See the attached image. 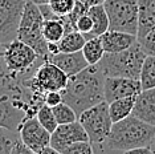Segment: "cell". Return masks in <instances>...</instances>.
Wrapping results in <instances>:
<instances>
[{
    "instance_id": "6da1fadb",
    "label": "cell",
    "mask_w": 155,
    "mask_h": 154,
    "mask_svg": "<svg viewBox=\"0 0 155 154\" xmlns=\"http://www.w3.org/2000/svg\"><path fill=\"white\" fill-rule=\"evenodd\" d=\"M105 80L106 77L97 65H89L84 71L69 77L66 88L62 90L64 102L80 114L96 106L105 100Z\"/></svg>"
},
{
    "instance_id": "7a4b0ae2",
    "label": "cell",
    "mask_w": 155,
    "mask_h": 154,
    "mask_svg": "<svg viewBox=\"0 0 155 154\" xmlns=\"http://www.w3.org/2000/svg\"><path fill=\"white\" fill-rule=\"evenodd\" d=\"M155 139V126L139 118L129 116L122 121L114 122L106 145L111 150L126 152L130 149L151 146Z\"/></svg>"
},
{
    "instance_id": "3957f363",
    "label": "cell",
    "mask_w": 155,
    "mask_h": 154,
    "mask_svg": "<svg viewBox=\"0 0 155 154\" xmlns=\"http://www.w3.org/2000/svg\"><path fill=\"white\" fill-rule=\"evenodd\" d=\"M146 57L147 55L137 41L126 51L117 53H105L104 59L98 62V66L105 77H126L139 80Z\"/></svg>"
},
{
    "instance_id": "277c9868",
    "label": "cell",
    "mask_w": 155,
    "mask_h": 154,
    "mask_svg": "<svg viewBox=\"0 0 155 154\" xmlns=\"http://www.w3.org/2000/svg\"><path fill=\"white\" fill-rule=\"evenodd\" d=\"M44 15L41 12L40 5L33 3L32 0H27L25 9L23 13V19L19 27L17 38L24 41L29 47H32L38 53L40 57H49V43L45 40L43 35Z\"/></svg>"
},
{
    "instance_id": "5b68a950",
    "label": "cell",
    "mask_w": 155,
    "mask_h": 154,
    "mask_svg": "<svg viewBox=\"0 0 155 154\" xmlns=\"http://www.w3.org/2000/svg\"><path fill=\"white\" fill-rule=\"evenodd\" d=\"M104 7L110 20V31L138 35V0H106Z\"/></svg>"
},
{
    "instance_id": "8992f818",
    "label": "cell",
    "mask_w": 155,
    "mask_h": 154,
    "mask_svg": "<svg viewBox=\"0 0 155 154\" xmlns=\"http://www.w3.org/2000/svg\"><path fill=\"white\" fill-rule=\"evenodd\" d=\"M78 121L82 124L89 136L91 143H105L111 133L114 122L111 120L107 101H102L96 106L85 110L80 114Z\"/></svg>"
},
{
    "instance_id": "52a82bcc",
    "label": "cell",
    "mask_w": 155,
    "mask_h": 154,
    "mask_svg": "<svg viewBox=\"0 0 155 154\" xmlns=\"http://www.w3.org/2000/svg\"><path fill=\"white\" fill-rule=\"evenodd\" d=\"M2 48L3 68L13 73L27 72L29 69H32L35 65H37L40 61L47 60L44 57H40L32 47H29L28 44L19 40V38H16V40L5 45H2Z\"/></svg>"
},
{
    "instance_id": "ba28073f",
    "label": "cell",
    "mask_w": 155,
    "mask_h": 154,
    "mask_svg": "<svg viewBox=\"0 0 155 154\" xmlns=\"http://www.w3.org/2000/svg\"><path fill=\"white\" fill-rule=\"evenodd\" d=\"M68 81L69 76L48 59L41 62L35 75L28 79L31 88L45 94L48 92H62L68 85Z\"/></svg>"
},
{
    "instance_id": "9c48e42d",
    "label": "cell",
    "mask_w": 155,
    "mask_h": 154,
    "mask_svg": "<svg viewBox=\"0 0 155 154\" xmlns=\"http://www.w3.org/2000/svg\"><path fill=\"white\" fill-rule=\"evenodd\" d=\"M27 0H0V44L16 40Z\"/></svg>"
},
{
    "instance_id": "30bf717a",
    "label": "cell",
    "mask_w": 155,
    "mask_h": 154,
    "mask_svg": "<svg viewBox=\"0 0 155 154\" xmlns=\"http://www.w3.org/2000/svg\"><path fill=\"white\" fill-rule=\"evenodd\" d=\"M19 137L27 146L37 153L51 145L52 133L41 125L37 117H29L20 125Z\"/></svg>"
},
{
    "instance_id": "8fae6325",
    "label": "cell",
    "mask_w": 155,
    "mask_h": 154,
    "mask_svg": "<svg viewBox=\"0 0 155 154\" xmlns=\"http://www.w3.org/2000/svg\"><path fill=\"white\" fill-rule=\"evenodd\" d=\"M82 141H90L89 136H87L85 128L82 126V124L80 121H76L72 124L58 125L57 129L52 133L51 146H53L54 149L62 153L70 145Z\"/></svg>"
},
{
    "instance_id": "7c38bea8",
    "label": "cell",
    "mask_w": 155,
    "mask_h": 154,
    "mask_svg": "<svg viewBox=\"0 0 155 154\" xmlns=\"http://www.w3.org/2000/svg\"><path fill=\"white\" fill-rule=\"evenodd\" d=\"M142 90L140 80L126 77H106L105 80V100L109 104L119 99L138 96Z\"/></svg>"
},
{
    "instance_id": "4fadbf2b",
    "label": "cell",
    "mask_w": 155,
    "mask_h": 154,
    "mask_svg": "<svg viewBox=\"0 0 155 154\" xmlns=\"http://www.w3.org/2000/svg\"><path fill=\"white\" fill-rule=\"evenodd\" d=\"M48 60L56 64L58 68H61L69 77L77 75V73H80L81 71H84L89 66V62L86 61L82 51L72 52V53L58 52L56 55H49Z\"/></svg>"
},
{
    "instance_id": "5bb4252c",
    "label": "cell",
    "mask_w": 155,
    "mask_h": 154,
    "mask_svg": "<svg viewBox=\"0 0 155 154\" xmlns=\"http://www.w3.org/2000/svg\"><path fill=\"white\" fill-rule=\"evenodd\" d=\"M133 116L155 126V88L143 89L137 96Z\"/></svg>"
},
{
    "instance_id": "9a60e30c",
    "label": "cell",
    "mask_w": 155,
    "mask_h": 154,
    "mask_svg": "<svg viewBox=\"0 0 155 154\" xmlns=\"http://www.w3.org/2000/svg\"><path fill=\"white\" fill-rule=\"evenodd\" d=\"M102 44L106 51V53H117L129 49L134 44L138 41V37L135 35L121 32V31H110L109 29L106 33L101 36Z\"/></svg>"
},
{
    "instance_id": "2e32d148",
    "label": "cell",
    "mask_w": 155,
    "mask_h": 154,
    "mask_svg": "<svg viewBox=\"0 0 155 154\" xmlns=\"http://www.w3.org/2000/svg\"><path fill=\"white\" fill-rule=\"evenodd\" d=\"M139 4V24L138 40L155 29V0H138Z\"/></svg>"
},
{
    "instance_id": "e0dca14e",
    "label": "cell",
    "mask_w": 155,
    "mask_h": 154,
    "mask_svg": "<svg viewBox=\"0 0 155 154\" xmlns=\"http://www.w3.org/2000/svg\"><path fill=\"white\" fill-rule=\"evenodd\" d=\"M89 13L93 19V31L86 36V40L94 37H101L104 33H106L110 29V20H109L107 12L105 9L104 4L102 5H96V7H90Z\"/></svg>"
},
{
    "instance_id": "ac0fdd59",
    "label": "cell",
    "mask_w": 155,
    "mask_h": 154,
    "mask_svg": "<svg viewBox=\"0 0 155 154\" xmlns=\"http://www.w3.org/2000/svg\"><path fill=\"white\" fill-rule=\"evenodd\" d=\"M137 96L126 97V99H119L109 104V109H110V116L113 122L122 121L123 118L129 117L133 114L134 105H135Z\"/></svg>"
},
{
    "instance_id": "d6986e66",
    "label": "cell",
    "mask_w": 155,
    "mask_h": 154,
    "mask_svg": "<svg viewBox=\"0 0 155 154\" xmlns=\"http://www.w3.org/2000/svg\"><path fill=\"white\" fill-rule=\"evenodd\" d=\"M86 38L82 33L78 31H72V32L66 33L64 37L57 43L58 52H64V53H72V52L82 51L85 47Z\"/></svg>"
},
{
    "instance_id": "ffe728a7",
    "label": "cell",
    "mask_w": 155,
    "mask_h": 154,
    "mask_svg": "<svg viewBox=\"0 0 155 154\" xmlns=\"http://www.w3.org/2000/svg\"><path fill=\"white\" fill-rule=\"evenodd\" d=\"M82 53L85 56L86 61L89 62V65H97L106 53L101 37H94L86 40L85 47L82 48Z\"/></svg>"
},
{
    "instance_id": "44dd1931",
    "label": "cell",
    "mask_w": 155,
    "mask_h": 154,
    "mask_svg": "<svg viewBox=\"0 0 155 154\" xmlns=\"http://www.w3.org/2000/svg\"><path fill=\"white\" fill-rule=\"evenodd\" d=\"M139 80L142 84V89L155 88V56H147L144 59Z\"/></svg>"
},
{
    "instance_id": "7402d4cb",
    "label": "cell",
    "mask_w": 155,
    "mask_h": 154,
    "mask_svg": "<svg viewBox=\"0 0 155 154\" xmlns=\"http://www.w3.org/2000/svg\"><path fill=\"white\" fill-rule=\"evenodd\" d=\"M52 109H53L54 117H56V120H57L58 125L72 124V122L78 121V114H77L76 110L66 102L58 104L57 106H53Z\"/></svg>"
},
{
    "instance_id": "603a6c76",
    "label": "cell",
    "mask_w": 155,
    "mask_h": 154,
    "mask_svg": "<svg viewBox=\"0 0 155 154\" xmlns=\"http://www.w3.org/2000/svg\"><path fill=\"white\" fill-rule=\"evenodd\" d=\"M36 117H37V120L41 122V125H43V126L51 133H53L58 126V122H57V120H56V117H54L53 109H52V108L49 106V105H47V104H44L43 106L38 109Z\"/></svg>"
},
{
    "instance_id": "cb8c5ba5",
    "label": "cell",
    "mask_w": 155,
    "mask_h": 154,
    "mask_svg": "<svg viewBox=\"0 0 155 154\" xmlns=\"http://www.w3.org/2000/svg\"><path fill=\"white\" fill-rule=\"evenodd\" d=\"M77 0H49V8L57 16H68L73 12Z\"/></svg>"
},
{
    "instance_id": "d4e9b609",
    "label": "cell",
    "mask_w": 155,
    "mask_h": 154,
    "mask_svg": "<svg viewBox=\"0 0 155 154\" xmlns=\"http://www.w3.org/2000/svg\"><path fill=\"white\" fill-rule=\"evenodd\" d=\"M12 130L5 128H2V136H0V154H11L13 146L17 142V139L15 136L11 133Z\"/></svg>"
},
{
    "instance_id": "484cf974",
    "label": "cell",
    "mask_w": 155,
    "mask_h": 154,
    "mask_svg": "<svg viewBox=\"0 0 155 154\" xmlns=\"http://www.w3.org/2000/svg\"><path fill=\"white\" fill-rule=\"evenodd\" d=\"M93 27H94V24H93V19H91V16L89 13V9H87V12L82 13L74 23V29L78 31L80 33H82L85 36V38L93 31Z\"/></svg>"
},
{
    "instance_id": "4316f807",
    "label": "cell",
    "mask_w": 155,
    "mask_h": 154,
    "mask_svg": "<svg viewBox=\"0 0 155 154\" xmlns=\"http://www.w3.org/2000/svg\"><path fill=\"white\" fill-rule=\"evenodd\" d=\"M62 154H94V152L90 141H82L70 145L62 152Z\"/></svg>"
},
{
    "instance_id": "83f0119b",
    "label": "cell",
    "mask_w": 155,
    "mask_h": 154,
    "mask_svg": "<svg viewBox=\"0 0 155 154\" xmlns=\"http://www.w3.org/2000/svg\"><path fill=\"white\" fill-rule=\"evenodd\" d=\"M138 43L147 56H155V29L147 33L143 38L138 40Z\"/></svg>"
},
{
    "instance_id": "f1b7e54d",
    "label": "cell",
    "mask_w": 155,
    "mask_h": 154,
    "mask_svg": "<svg viewBox=\"0 0 155 154\" xmlns=\"http://www.w3.org/2000/svg\"><path fill=\"white\" fill-rule=\"evenodd\" d=\"M61 102H64V97H62L61 92H48L45 94V104L49 105L51 108L57 106Z\"/></svg>"
},
{
    "instance_id": "f546056e",
    "label": "cell",
    "mask_w": 155,
    "mask_h": 154,
    "mask_svg": "<svg viewBox=\"0 0 155 154\" xmlns=\"http://www.w3.org/2000/svg\"><path fill=\"white\" fill-rule=\"evenodd\" d=\"M11 154H37L35 150H32L29 148V146H27L25 143H24L21 139H17V142L15 143V146H13Z\"/></svg>"
},
{
    "instance_id": "4dcf8cb0",
    "label": "cell",
    "mask_w": 155,
    "mask_h": 154,
    "mask_svg": "<svg viewBox=\"0 0 155 154\" xmlns=\"http://www.w3.org/2000/svg\"><path fill=\"white\" fill-rule=\"evenodd\" d=\"M123 154H155L151 146H142V148H135L123 152Z\"/></svg>"
},
{
    "instance_id": "1f68e13d",
    "label": "cell",
    "mask_w": 155,
    "mask_h": 154,
    "mask_svg": "<svg viewBox=\"0 0 155 154\" xmlns=\"http://www.w3.org/2000/svg\"><path fill=\"white\" fill-rule=\"evenodd\" d=\"M78 2H81L82 4H85L86 7H96V5H102L105 4V2L106 0H78Z\"/></svg>"
},
{
    "instance_id": "d6a6232c",
    "label": "cell",
    "mask_w": 155,
    "mask_h": 154,
    "mask_svg": "<svg viewBox=\"0 0 155 154\" xmlns=\"http://www.w3.org/2000/svg\"><path fill=\"white\" fill-rule=\"evenodd\" d=\"M37 154H62L61 152H58L57 149H54L53 146H47V148H44V149H41L40 152H37Z\"/></svg>"
},
{
    "instance_id": "836d02e7",
    "label": "cell",
    "mask_w": 155,
    "mask_h": 154,
    "mask_svg": "<svg viewBox=\"0 0 155 154\" xmlns=\"http://www.w3.org/2000/svg\"><path fill=\"white\" fill-rule=\"evenodd\" d=\"M33 3H36L37 5H45V4H49V0H32Z\"/></svg>"
},
{
    "instance_id": "e575fe53",
    "label": "cell",
    "mask_w": 155,
    "mask_h": 154,
    "mask_svg": "<svg viewBox=\"0 0 155 154\" xmlns=\"http://www.w3.org/2000/svg\"><path fill=\"white\" fill-rule=\"evenodd\" d=\"M151 148H153V150L155 152V139H154V142H153V145H151Z\"/></svg>"
}]
</instances>
